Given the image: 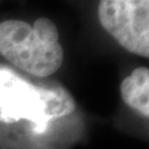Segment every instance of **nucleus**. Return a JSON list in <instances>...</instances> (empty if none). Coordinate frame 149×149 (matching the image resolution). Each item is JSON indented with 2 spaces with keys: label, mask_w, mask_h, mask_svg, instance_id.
Instances as JSON below:
<instances>
[{
  "label": "nucleus",
  "mask_w": 149,
  "mask_h": 149,
  "mask_svg": "<svg viewBox=\"0 0 149 149\" xmlns=\"http://www.w3.org/2000/svg\"><path fill=\"white\" fill-rule=\"evenodd\" d=\"M58 28L48 18L33 24L22 20L0 22V54L11 64L34 76H50L64 60Z\"/></svg>",
  "instance_id": "obj_1"
},
{
  "label": "nucleus",
  "mask_w": 149,
  "mask_h": 149,
  "mask_svg": "<svg viewBox=\"0 0 149 149\" xmlns=\"http://www.w3.org/2000/svg\"><path fill=\"white\" fill-rule=\"evenodd\" d=\"M74 109L72 96L61 86H34L9 70L0 69V119L2 122L31 120L40 133L49 120L69 115Z\"/></svg>",
  "instance_id": "obj_2"
},
{
  "label": "nucleus",
  "mask_w": 149,
  "mask_h": 149,
  "mask_svg": "<svg viewBox=\"0 0 149 149\" xmlns=\"http://www.w3.org/2000/svg\"><path fill=\"white\" fill-rule=\"evenodd\" d=\"M101 26L124 49L149 56L148 0H103L97 8Z\"/></svg>",
  "instance_id": "obj_3"
},
{
  "label": "nucleus",
  "mask_w": 149,
  "mask_h": 149,
  "mask_svg": "<svg viewBox=\"0 0 149 149\" xmlns=\"http://www.w3.org/2000/svg\"><path fill=\"white\" fill-rule=\"evenodd\" d=\"M120 95L125 104L143 116H149V69L140 66L125 77L120 84Z\"/></svg>",
  "instance_id": "obj_4"
}]
</instances>
